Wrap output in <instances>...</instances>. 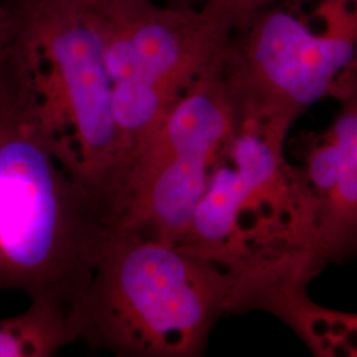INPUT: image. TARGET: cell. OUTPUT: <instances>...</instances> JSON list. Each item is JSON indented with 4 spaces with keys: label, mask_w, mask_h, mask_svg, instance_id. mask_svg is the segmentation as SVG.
I'll return each instance as SVG.
<instances>
[{
    "label": "cell",
    "mask_w": 357,
    "mask_h": 357,
    "mask_svg": "<svg viewBox=\"0 0 357 357\" xmlns=\"http://www.w3.org/2000/svg\"><path fill=\"white\" fill-rule=\"evenodd\" d=\"M102 47L123 174L171 105L227 50L199 10L151 0L82 3ZM123 178V175H122Z\"/></svg>",
    "instance_id": "8992f818"
},
{
    "label": "cell",
    "mask_w": 357,
    "mask_h": 357,
    "mask_svg": "<svg viewBox=\"0 0 357 357\" xmlns=\"http://www.w3.org/2000/svg\"><path fill=\"white\" fill-rule=\"evenodd\" d=\"M319 268L310 255H294L245 271L238 275L234 312L257 308L274 314L317 356H356V315L317 306L307 296V283Z\"/></svg>",
    "instance_id": "9c48e42d"
},
{
    "label": "cell",
    "mask_w": 357,
    "mask_h": 357,
    "mask_svg": "<svg viewBox=\"0 0 357 357\" xmlns=\"http://www.w3.org/2000/svg\"><path fill=\"white\" fill-rule=\"evenodd\" d=\"M22 6L17 0L13 6L0 4V68L13 54L22 29Z\"/></svg>",
    "instance_id": "7c38bea8"
},
{
    "label": "cell",
    "mask_w": 357,
    "mask_h": 357,
    "mask_svg": "<svg viewBox=\"0 0 357 357\" xmlns=\"http://www.w3.org/2000/svg\"><path fill=\"white\" fill-rule=\"evenodd\" d=\"M227 51V50H225ZM225 51L185 90L130 159L110 230L180 246L236 125Z\"/></svg>",
    "instance_id": "5b68a950"
},
{
    "label": "cell",
    "mask_w": 357,
    "mask_h": 357,
    "mask_svg": "<svg viewBox=\"0 0 357 357\" xmlns=\"http://www.w3.org/2000/svg\"><path fill=\"white\" fill-rule=\"evenodd\" d=\"M283 0H206L199 8L205 22L224 38H230L258 13Z\"/></svg>",
    "instance_id": "8fae6325"
},
{
    "label": "cell",
    "mask_w": 357,
    "mask_h": 357,
    "mask_svg": "<svg viewBox=\"0 0 357 357\" xmlns=\"http://www.w3.org/2000/svg\"><path fill=\"white\" fill-rule=\"evenodd\" d=\"M19 1V52L53 153L109 228L123 156L101 41L79 1Z\"/></svg>",
    "instance_id": "3957f363"
},
{
    "label": "cell",
    "mask_w": 357,
    "mask_h": 357,
    "mask_svg": "<svg viewBox=\"0 0 357 357\" xmlns=\"http://www.w3.org/2000/svg\"><path fill=\"white\" fill-rule=\"evenodd\" d=\"M75 342L69 317L45 302L31 301L23 314L0 319V357H51Z\"/></svg>",
    "instance_id": "30bf717a"
},
{
    "label": "cell",
    "mask_w": 357,
    "mask_h": 357,
    "mask_svg": "<svg viewBox=\"0 0 357 357\" xmlns=\"http://www.w3.org/2000/svg\"><path fill=\"white\" fill-rule=\"evenodd\" d=\"M298 175L308 253L320 265L344 261L357 245L356 94L343 100L331 128L312 142Z\"/></svg>",
    "instance_id": "ba28073f"
},
{
    "label": "cell",
    "mask_w": 357,
    "mask_h": 357,
    "mask_svg": "<svg viewBox=\"0 0 357 357\" xmlns=\"http://www.w3.org/2000/svg\"><path fill=\"white\" fill-rule=\"evenodd\" d=\"M355 0H326L323 24L294 11L286 1L258 13L230 38L225 68L243 102L296 119L327 96L356 94Z\"/></svg>",
    "instance_id": "52a82bcc"
},
{
    "label": "cell",
    "mask_w": 357,
    "mask_h": 357,
    "mask_svg": "<svg viewBox=\"0 0 357 357\" xmlns=\"http://www.w3.org/2000/svg\"><path fill=\"white\" fill-rule=\"evenodd\" d=\"M206 0H168L169 7L175 8H190V10H199Z\"/></svg>",
    "instance_id": "4fadbf2b"
},
{
    "label": "cell",
    "mask_w": 357,
    "mask_h": 357,
    "mask_svg": "<svg viewBox=\"0 0 357 357\" xmlns=\"http://www.w3.org/2000/svg\"><path fill=\"white\" fill-rule=\"evenodd\" d=\"M70 1H79V3H84V1H88V0H70Z\"/></svg>",
    "instance_id": "5bb4252c"
},
{
    "label": "cell",
    "mask_w": 357,
    "mask_h": 357,
    "mask_svg": "<svg viewBox=\"0 0 357 357\" xmlns=\"http://www.w3.org/2000/svg\"><path fill=\"white\" fill-rule=\"evenodd\" d=\"M237 278L185 248L109 230L70 331L115 356H202L217 319L234 312Z\"/></svg>",
    "instance_id": "7a4b0ae2"
},
{
    "label": "cell",
    "mask_w": 357,
    "mask_h": 357,
    "mask_svg": "<svg viewBox=\"0 0 357 357\" xmlns=\"http://www.w3.org/2000/svg\"><path fill=\"white\" fill-rule=\"evenodd\" d=\"M107 231L53 153L17 41L0 68V290L70 317Z\"/></svg>",
    "instance_id": "6da1fadb"
},
{
    "label": "cell",
    "mask_w": 357,
    "mask_h": 357,
    "mask_svg": "<svg viewBox=\"0 0 357 357\" xmlns=\"http://www.w3.org/2000/svg\"><path fill=\"white\" fill-rule=\"evenodd\" d=\"M294 119L237 101L236 125L212 168L181 248L243 273L307 252L298 168L283 155Z\"/></svg>",
    "instance_id": "277c9868"
}]
</instances>
